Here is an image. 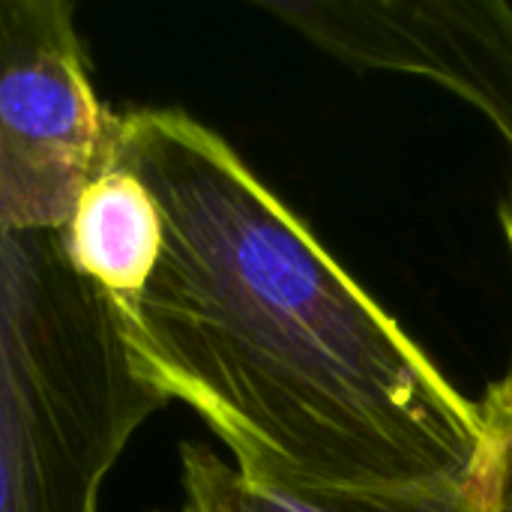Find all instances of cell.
<instances>
[{
	"mask_svg": "<svg viewBox=\"0 0 512 512\" xmlns=\"http://www.w3.org/2000/svg\"><path fill=\"white\" fill-rule=\"evenodd\" d=\"M153 512H477V477L408 492H309L258 483L204 444L180 447V501Z\"/></svg>",
	"mask_w": 512,
	"mask_h": 512,
	"instance_id": "8992f818",
	"label": "cell"
},
{
	"mask_svg": "<svg viewBox=\"0 0 512 512\" xmlns=\"http://www.w3.org/2000/svg\"><path fill=\"white\" fill-rule=\"evenodd\" d=\"M324 54L423 75L480 108L512 147V6L498 0L258 3Z\"/></svg>",
	"mask_w": 512,
	"mask_h": 512,
	"instance_id": "277c9868",
	"label": "cell"
},
{
	"mask_svg": "<svg viewBox=\"0 0 512 512\" xmlns=\"http://www.w3.org/2000/svg\"><path fill=\"white\" fill-rule=\"evenodd\" d=\"M111 153L72 6L0 0V228L60 231Z\"/></svg>",
	"mask_w": 512,
	"mask_h": 512,
	"instance_id": "3957f363",
	"label": "cell"
},
{
	"mask_svg": "<svg viewBox=\"0 0 512 512\" xmlns=\"http://www.w3.org/2000/svg\"><path fill=\"white\" fill-rule=\"evenodd\" d=\"M162 405L60 231L0 228V512H99L108 471Z\"/></svg>",
	"mask_w": 512,
	"mask_h": 512,
	"instance_id": "7a4b0ae2",
	"label": "cell"
},
{
	"mask_svg": "<svg viewBox=\"0 0 512 512\" xmlns=\"http://www.w3.org/2000/svg\"><path fill=\"white\" fill-rule=\"evenodd\" d=\"M483 459L477 468V512H512V369L483 402Z\"/></svg>",
	"mask_w": 512,
	"mask_h": 512,
	"instance_id": "52a82bcc",
	"label": "cell"
},
{
	"mask_svg": "<svg viewBox=\"0 0 512 512\" xmlns=\"http://www.w3.org/2000/svg\"><path fill=\"white\" fill-rule=\"evenodd\" d=\"M111 165L162 216L141 294L114 306L141 378L192 408L258 483L309 492L459 486L480 405L213 129L177 108L114 114Z\"/></svg>",
	"mask_w": 512,
	"mask_h": 512,
	"instance_id": "6da1fadb",
	"label": "cell"
},
{
	"mask_svg": "<svg viewBox=\"0 0 512 512\" xmlns=\"http://www.w3.org/2000/svg\"><path fill=\"white\" fill-rule=\"evenodd\" d=\"M60 243L72 270L99 288L111 306L132 303L162 252V216L147 186L108 165L81 192Z\"/></svg>",
	"mask_w": 512,
	"mask_h": 512,
	"instance_id": "5b68a950",
	"label": "cell"
},
{
	"mask_svg": "<svg viewBox=\"0 0 512 512\" xmlns=\"http://www.w3.org/2000/svg\"><path fill=\"white\" fill-rule=\"evenodd\" d=\"M501 222H504V231H507V240H510L512 249V186H510V198L504 204V213H501Z\"/></svg>",
	"mask_w": 512,
	"mask_h": 512,
	"instance_id": "ba28073f",
	"label": "cell"
}]
</instances>
